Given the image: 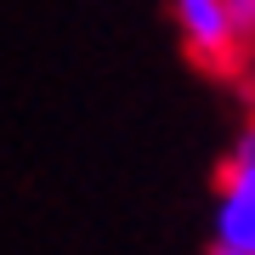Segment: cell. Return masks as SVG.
Returning a JSON list of instances; mask_svg holds the SVG:
<instances>
[{
    "instance_id": "3",
    "label": "cell",
    "mask_w": 255,
    "mask_h": 255,
    "mask_svg": "<svg viewBox=\"0 0 255 255\" xmlns=\"http://www.w3.org/2000/svg\"><path fill=\"white\" fill-rule=\"evenodd\" d=\"M233 23H238V40H255V0H233Z\"/></svg>"
},
{
    "instance_id": "1",
    "label": "cell",
    "mask_w": 255,
    "mask_h": 255,
    "mask_svg": "<svg viewBox=\"0 0 255 255\" xmlns=\"http://www.w3.org/2000/svg\"><path fill=\"white\" fill-rule=\"evenodd\" d=\"M204 255H255V119L233 136L227 159L216 170Z\"/></svg>"
},
{
    "instance_id": "2",
    "label": "cell",
    "mask_w": 255,
    "mask_h": 255,
    "mask_svg": "<svg viewBox=\"0 0 255 255\" xmlns=\"http://www.w3.org/2000/svg\"><path fill=\"white\" fill-rule=\"evenodd\" d=\"M170 23L182 34V51L193 68H204V74L238 68L244 40H238V23H233V0H170Z\"/></svg>"
}]
</instances>
